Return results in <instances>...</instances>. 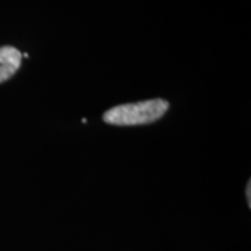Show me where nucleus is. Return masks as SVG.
<instances>
[{
  "mask_svg": "<svg viewBox=\"0 0 251 251\" xmlns=\"http://www.w3.org/2000/svg\"><path fill=\"white\" fill-rule=\"evenodd\" d=\"M169 109V102L163 99H148L135 103H125L105 112V123L112 126L150 125L159 120Z\"/></svg>",
  "mask_w": 251,
  "mask_h": 251,
  "instance_id": "f257e3e1",
  "label": "nucleus"
},
{
  "mask_svg": "<svg viewBox=\"0 0 251 251\" xmlns=\"http://www.w3.org/2000/svg\"><path fill=\"white\" fill-rule=\"evenodd\" d=\"M23 54L13 46L0 48V82L11 78L21 66Z\"/></svg>",
  "mask_w": 251,
  "mask_h": 251,
  "instance_id": "f03ea898",
  "label": "nucleus"
},
{
  "mask_svg": "<svg viewBox=\"0 0 251 251\" xmlns=\"http://www.w3.org/2000/svg\"><path fill=\"white\" fill-rule=\"evenodd\" d=\"M246 194H247V202H249V206H251V181H249V183H247Z\"/></svg>",
  "mask_w": 251,
  "mask_h": 251,
  "instance_id": "7ed1b4c3",
  "label": "nucleus"
}]
</instances>
